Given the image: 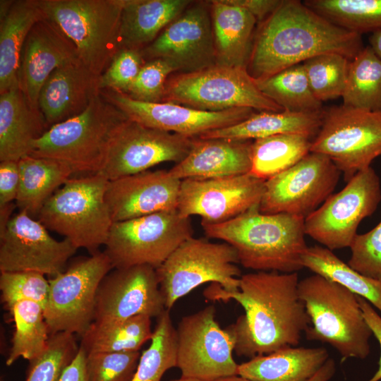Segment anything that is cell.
Masks as SVG:
<instances>
[{"label":"cell","mask_w":381,"mask_h":381,"mask_svg":"<svg viewBox=\"0 0 381 381\" xmlns=\"http://www.w3.org/2000/svg\"><path fill=\"white\" fill-rule=\"evenodd\" d=\"M237 291L212 283L203 291L209 301L234 300L244 309L225 327L234 341L238 356L249 358L296 346L310 325L298 292V272L260 271L243 274Z\"/></svg>","instance_id":"6da1fadb"},{"label":"cell","mask_w":381,"mask_h":381,"mask_svg":"<svg viewBox=\"0 0 381 381\" xmlns=\"http://www.w3.org/2000/svg\"><path fill=\"white\" fill-rule=\"evenodd\" d=\"M363 47L361 35L334 25L301 1L282 0L262 22L246 68L260 80L324 54L351 61Z\"/></svg>","instance_id":"7a4b0ae2"},{"label":"cell","mask_w":381,"mask_h":381,"mask_svg":"<svg viewBox=\"0 0 381 381\" xmlns=\"http://www.w3.org/2000/svg\"><path fill=\"white\" fill-rule=\"evenodd\" d=\"M304 220L289 214H264L256 206L225 222L201 225L207 238L231 245L243 267L292 273L304 268Z\"/></svg>","instance_id":"3957f363"},{"label":"cell","mask_w":381,"mask_h":381,"mask_svg":"<svg viewBox=\"0 0 381 381\" xmlns=\"http://www.w3.org/2000/svg\"><path fill=\"white\" fill-rule=\"evenodd\" d=\"M298 292L310 321L305 332L308 340L331 345L342 361L369 355L373 332L356 294L318 274L300 280Z\"/></svg>","instance_id":"277c9868"},{"label":"cell","mask_w":381,"mask_h":381,"mask_svg":"<svg viewBox=\"0 0 381 381\" xmlns=\"http://www.w3.org/2000/svg\"><path fill=\"white\" fill-rule=\"evenodd\" d=\"M127 119L99 93L83 112L49 128L34 143L30 155L61 162L74 173H98L113 135Z\"/></svg>","instance_id":"5b68a950"},{"label":"cell","mask_w":381,"mask_h":381,"mask_svg":"<svg viewBox=\"0 0 381 381\" xmlns=\"http://www.w3.org/2000/svg\"><path fill=\"white\" fill-rule=\"evenodd\" d=\"M109 181L101 172L69 179L43 206L38 220L76 248L98 252L114 223L105 199Z\"/></svg>","instance_id":"8992f818"},{"label":"cell","mask_w":381,"mask_h":381,"mask_svg":"<svg viewBox=\"0 0 381 381\" xmlns=\"http://www.w3.org/2000/svg\"><path fill=\"white\" fill-rule=\"evenodd\" d=\"M37 1L47 18L74 44L83 64L100 76L121 49L123 0Z\"/></svg>","instance_id":"52a82bcc"},{"label":"cell","mask_w":381,"mask_h":381,"mask_svg":"<svg viewBox=\"0 0 381 381\" xmlns=\"http://www.w3.org/2000/svg\"><path fill=\"white\" fill-rule=\"evenodd\" d=\"M163 102L208 111L236 108L284 110L262 93L246 67L218 64L168 80Z\"/></svg>","instance_id":"ba28073f"},{"label":"cell","mask_w":381,"mask_h":381,"mask_svg":"<svg viewBox=\"0 0 381 381\" xmlns=\"http://www.w3.org/2000/svg\"><path fill=\"white\" fill-rule=\"evenodd\" d=\"M236 250L227 243H212L193 236L183 241L156 269L166 310L194 289L217 283L227 291L239 287L241 271Z\"/></svg>","instance_id":"9c48e42d"},{"label":"cell","mask_w":381,"mask_h":381,"mask_svg":"<svg viewBox=\"0 0 381 381\" xmlns=\"http://www.w3.org/2000/svg\"><path fill=\"white\" fill-rule=\"evenodd\" d=\"M193 234L190 219L177 210L159 212L114 222L104 252L114 269L143 265L157 269Z\"/></svg>","instance_id":"30bf717a"},{"label":"cell","mask_w":381,"mask_h":381,"mask_svg":"<svg viewBox=\"0 0 381 381\" xmlns=\"http://www.w3.org/2000/svg\"><path fill=\"white\" fill-rule=\"evenodd\" d=\"M310 152L327 156L347 182L381 156V111L343 104L325 110Z\"/></svg>","instance_id":"8fae6325"},{"label":"cell","mask_w":381,"mask_h":381,"mask_svg":"<svg viewBox=\"0 0 381 381\" xmlns=\"http://www.w3.org/2000/svg\"><path fill=\"white\" fill-rule=\"evenodd\" d=\"M104 252L78 259L52 277L44 315L49 334L82 335L94 321L97 292L104 277L113 270Z\"/></svg>","instance_id":"7c38bea8"},{"label":"cell","mask_w":381,"mask_h":381,"mask_svg":"<svg viewBox=\"0 0 381 381\" xmlns=\"http://www.w3.org/2000/svg\"><path fill=\"white\" fill-rule=\"evenodd\" d=\"M380 201L378 175L372 167L361 170L305 219L306 234L332 251L350 248L360 223Z\"/></svg>","instance_id":"4fadbf2b"},{"label":"cell","mask_w":381,"mask_h":381,"mask_svg":"<svg viewBox=\"0 0 381 381\" xmlns=\"http://www.w3.org/2000/svg\"><path fill=\"white\" fill-rule=\"evenodd\" d=\"M341 172L326 155L310 152L298 162L265 181L259 205L264 214H289L306 219L335 189Z\"/></svg>","instance_id":"5bb4252c"},{"label":"cell","mask_w":381,"mask_h":381,"mask_svg":"<svg viewBox=\"0 0 381 381\" xmlns=\"http://www.w3.org/2000/svg\"><path fill=\"white\" fill-rule=\"evenodd\" d=\"M210 305L183 316L176 330V367L181 376L214 381L237 375L234 358V341L215 319Z\"/></svg>","instance_id":"9a60e30c"},{"label":"cell","mask_w":381,"mask_h":381,"mask_svg":"<svg viewBox=\"0 0 381 381\" xmlns=\"http://www.w3.org/2000/svg\"><path fill=\"white\" fill-rule=\"evenodd\" d=\"M193 140L128 119L113 135L99 172L113 181L148 171L163 162L179 163L189 153Z\"/></svg>","instance_id":"2e32d148"},{"label":"cell","mask_w":381,"mask_h":381,"mask_svg":"<svg viewBox=\"0 0 381 381\" xmlns=\"http://www.w3.org/2000/svg\"><path fill=\"white\" fill-rule=\"evenodd\" d=\"M265 181L249 174L212 179L181 180L177 211L201 217V224L225 222L259 206Z\"/></svg>","instance_id":"e0dca14e"},{"label":"cell","mask_w":381,"mask_h":381,"mask_svg":"<svg viewBox=\"0 0 381 381\" xmlns=\"http://www.w3.org/2000/svg\"><path fill=\"white\" fill-rule=\"evenodd\" d=\"M77 249L66 238L52 237L39 220L20 210L0 232V271H32L54 277L65 270Z\"/></svg>","instance_id":"ac0fdd59"},{"label":"cell","mask_w":381,"mask_h":381,"mask_svg":"<svg viewBox=\"0 0 381 381\" xmlns=\"http://www.w3.org/2000/svg\"><path fill=\"white\" fill-rule=\"evenodd\" d=\"M100 93L128 119L151 128L190 138L233 126L255 113L246 108L208 111L168 102H145L109 89L101 90Z\"/></svg>","instance_id":"d6986e66"},{"label":"cell","mask_w":381,"mask_h":381,"mask_svg":"<svg viewBox=\"0 0 381 381\" xmlns=\"http://www.w3.org/2000/svg\"><path fill=\"white\" fill-rule=\"evenodd\" d=\"M165 310L155 267L113 269L99 286L94 321L123 320L140 315L157 318Z\"/></svg>","instance_id":"ffe728a7"},{"label":"cell","mask_w":381,"mask_h":381,"mask_svg":"<svg viewBox=\"0 0 381 381\" xmlns=\"http://www.w3.org/2000/svg\"><path fill=\"white\" fill-rule=\"evenodd\" d=\"M140 51L145 60L162 59L185 73L216 64L211 13L201 4L188 8Z\"/></svg>","instance_id":"44dd1931"},{"label":"cell","mask_w":381,"mask_h":381,"mask_svg":"<svg viewBox=\"0 0 381 381\" xmlns=\"http://www.w3.org/2000/svg\"><path fill=\"white\" fill-rule=\"evenodd\" d=\"M181 182L169 170H148L109 181L105 199L113 222L176 210Z\"/></svg>","instance_id":"7402d4cb"},{"label":"cell","mask_w":381,"mask_h":381,"mask_svg":"<svg viewBox=\"0 0 381 381\" xmlns=\"http://www.w3.org/2000/svg\"><path fill=\"white\" fill-rule=\"evenodd\" d=\"M80 59L75 46L47 17L30 30L22 49L18 84L30 104L39 108L40 90L57 68Z\"/></svg>","instance_id":"603a6c76"},{"label":"cell","mask_w":381,"mask_h":381,"mask_svg":"<svg viewBox=\"0 0 381 381\" xmlns=\"http://www.w3.org/2000/svg\"><path fill=\"white\" fill-rule=\"evenodd\" d=\"M100 76L80 59L53 71L42 86L38 99L39 109L49 128L86 109L101 92Z\"/></svg>","instance_id":"cb8c5ba5"},{"label":"cell","mask_w":381,"mask_h":381,"mask_svg":"<svg viewBox=\"0 0 381 381\" xmlns=\"http://www.w3.org/2000/svg\"><path fill=\"white\" fill-rule=\"evenodd\" d=\"M252 140L193 138L187 156L169 170L176 179H212L249 174Z\"/></svg>","instance_id":"d4e9b609"},{"label":"cell","mask_w":381,"mask_h":381,"mask_svg":"<svg viewBox=\"0 0 381 381\" xmlns=\"http://www.w3.org/2000/svg\"><path fill=\"white\" fill-rule=\"evenodd\" d=\"M48 129L40 109L30 104L18 86L0 94V162L30 155L34 143Z\"/></svg>","instance_id":"484cf974"},{"label":"cell","mask_w":381,"mask_h":381,"mask_svg":"<svg viewBox=\"0 0 381 381\" xmlns=\"http://www.w3.org/2000/svg\"><path fill=\"white\" fill-rule=\"evenodd\" d=\"M329 358L325 347H286L238 364L237 375L251 381H308Z\"/></svg>","instance_id":"4316f807"},{"label":"cell","mask_w":381,"mask_h":381,"mask_svg":"<svg viewBox=\"0 0 381 381\" xmlns=\"http://www.w3.org/2000/svg\"><path fill=\"white\" fill-rule=\"evenodd\" d=\"M189 0H123L121 49L142 50L191 4Z\"/></svg>","instance_id":"83f0119b"},{"label":"cell","mask_w":381,"mask_h":381,"mask_svg":"<svg viewBox=\"0 0 381 381\" xmlns=\"http://www.w3.org/2000/svg\"><path fill=\"white\" fill-rule=\"evenodd\" d=\"M216 64L247 67L256 18L225 0L211 1Z\"/></svg>","instance_id":"f1b7e54d"},{"label":"cell","mask_w":381,"mask_h":381,"mask_svg":"<svg viewBox=\"0 0 381 381\" xmlns=\"http://www.w3.org/2000/svg\"><path fill=\"white\" fill-rule=\"evenodd\" d=\"M324 115V109L312 112L260 111L240 123L198 138L254 140L274 135L296 134L313 140L322 126Z\"/></svg>","instance_id":"f546056e"},{"label":"cell","mask_w":381,"mask_h":381,"mask_svg":"<svg viewBox=\"0 0 381 381\" xmlns=\"http://www.w3.org/2000/svg\"><path fill=\"white\" fill-rule=\"evenodd\" d=\"M45 18L37 0H15L0 20V94L18 86L23 47L34 25Z\"/></svg>","instance_id":"4dcf8cb0"},{"label":"cell","mask_w":381,"mask_h":381,"mask_svg":"<svg viewBox=\"0 0 381 381\" xmlns=\"http://www.w3.org/2000/svg\"><path fill=\"white\" fill-rule=\"evenodd\" d=\"M18 163L20 186L16 205L34 218L74 172L67 164L49 158L28 155Z\"/></svg>","instance_id":"1f68e13d"},{"label":"cell","mask_w":381,"mask_h":381,"mask_svg":"<svg viewBox=\"0 0 381 381\" xmlns=\"http://www.w3.org/2000/svg\"><path fill=\"white\" fill-rule=\"evenodd\" d=\"M151 318L140 315L123 320L93 321L81 335L86 353L140 351L153 334Z\"/></svg>","instance_id":"d6a6232c"},{"label":"cell","mask_w":381,"mask_h":381,"mask_svg":"<svg viewBox=\"0 0 381 381\" xmlns=\"http://www.w3.org/2000/svg\"><path fill=\"white\" fill-rule=\"evenodd\" d=\"M312 139L279 134L253 140L250 175L263 181L280 174L310 152Z\"/></svg>","instance_id":"836d02e7"},{"label":"cell","mask_w":381,"mask_h":381,"mask_svg":"<svg viewBox=\"0 0 381 381\" xmlns=\"http://www.w3.org/2000/svg\"><path fill=\"white\" fill-rule=\"evenodd\" d=\"M302 262L304 268L339 283L381 312V281L361 274L321 246H308Z\"/></svg>","instance_id":"e575fe53"},{"label":"cell","mask_w":381,"mask_h":381,"mask_svg":"<svg viewBox=\"0 0 381 381\" xmlns=\"http://www.w3.org/2000/svg\"><path fill=\"white\" fill-rule=\"evenodd\" d=\"M341 97L346 107L381 111V59L370 46L350 61Z\"/></svg>","instance_id":"d590c367"},{"label":"cell","mask_w":381,"mask_h":381,"mask_svg":"<svg viewBox=\"0 0 381 381\" xmlns=\"http://www.w3.org/2000/svg\"><path fill=\"white\" fill-rule=\"evenodd\" d=\"M8 309L13 318L15 330L6 361L8 366L19 358L31 361L40 356L45 351L50 335L44 308L39 303L22 301Z\"/></svg>","instance_id":"8d00e7d4"},{"label":"cell","mask_w":381,"mask_h":381,"mask_svg":"<svg viewBox=\"0 0 381 381\" xmlns=\"http://www.w3.org/2000/svg\"><path fill=\"white\" fill-rule=\"evenodd\" d=\"M256 81L262 93L284 110L312 112L322 109V102L311 90L303 64Z\"/></svg>","instance_id":"74e56055"},{"label":"cell","mask_w":381,"mask_h":381,"mask_svg":"<svg viewBox=\"0 0 381 381\" xmlns=\"http://www.w3.org/2000/svg\"><path fill=\"white\" fill-rule=\"evenodd\" d=\"M303 3L348 31L361 35L381 30V0H307Z\"/></svg>","instance_id":"f35d334b"},{"label":"cell","mask_w":381,"mask_h":381,"mask_svg":"<svg viewBox=\"0 0 381 381\" xmlns=\"http://www.w3.org/2000/svg\"><path fill=\"white\" fill-rule=\"evenodd\" d=\"M177 339L169 310L157 318L150 344L140 355L131 381H161L164 374L176 367Z\"/></svg>","instance_id":"ab89813d"},{"label":"cell","mask_w":381,"mask_h":381,"mask_svg":"<svg viewBox=\"0 0 381 381\" xmlns=\"http://www.w3.org/2000/svg\"><path fill=\"white\" fill-rule=\"evenodd\" d=\"M350 60L339 54L314 56L303 64L311 90L321 102L342 97Z\"/></svg>","instance_id":"60d3db41"},{"label":"cell","mask_w":381,"mask_h":381,"mask_svg":"<svg viewBox=\"0 0 381 381\" xmlns=\"http://www.w3.org/2000/svg\"><path fill=\"white\" fill-rule=\"evenodd\" d=\"M79 346L73 334L64 332L51 334L45 351L30 361L25 381H59L64 370L76 356Z\"/></svg>","instance_id":"b9f144b4"},{"label":"cell","mask_w":381,"mask_h":381,"mask_svg":"<svg viewBox=\"0 0 381 381\" xmlns=\"http://www.w3.org/2000/svg\"><path fill=\"white\" fill-rule=\"evenodd\" d=\"M1 298L8 308L17 302L30 301L44 309L49 293V281L44 275L32 271L2 272L0 274Z\"/></svg>","instance_id":"7bdbcfd3"},{"label":"cell","mask_w":381,"mask_h":381,"mask_svg":"<svg viewBox=\"0 0 381 381\" xmlns=\"http://www.w3.org/2000/svg\"><path fill=\"white\" fill-rule=\"evenodd\" d=\"M140 355V351L87 353V381H131Z\"/></svg>","instance_id":"ee69618b"},{"label":"cell","mask_w":381,"mask_h":381,"mask_svg":"<svg viewBox=\"0 0 381 381\" xmlns=\"http://www.w3.org/2000/svg\"><path fill=\"white\" fill-rule=\"evenodd\" d=\"M174 71V66L164 59L147 61L126 94L138 101L162 102L167 77Z\"/></svg>","instance_id":"f6af8a7d"},{"label":"cell","mask_w":381,"mask_h":381,"mask_svg":"<svg viewBox=\"0 0 381 381\" xmlns=\"http://www.w3.org/2000/svg\"><path fill=\"white\" fill-rule=\"evenodd\" d=\"M347 264L361 274L381 281V221L370 231L357 234Z\"/></svg>","instance_id":"bcb514c9"},{"label":"cell","mask_w":381,"mask_h":381,"mask_svg":"<svg viewBox=\"0 0 381 381\" xmlns=\"http://www.w3.org/2000/svg\"><path fill=\"white\" fill-rule=\"evenodd\" d=\"M145 62L140 50L121 49L100 76L101 90L126 94Z\"/></svg>","instance_id":"7dc6e473"},{"label":"cell","mask_w":381,"mask_h":381,"mask_svg":"<svg viewBox=\"0 0 381 381\" xmlns=\"http://www.w3.org/2000/svg\"><path fill=\"white\" fill-rule=\"evenodd\" d=\"M20 186L18 161L0 162V207L16 200Z\"/></svg>","instance_id":"c3c4849f"},{"label":"cell","mask_w":381,"mask_h":381,"mask_svg":"<svg viewBox=\"0 0 381 381\" xmlns=\"http://www.w3.org/2000/svg\"><path fill=\"white\" fill-rule=\"evenodd\" d=\"M231 5L241 7L258 20L263 21L282 4V0H225Z\"/></svg>","instance_id":"681fc988"},{"label":"cell","mask_w":381,"mask_h":381,"mask_svg":"<svg viewBox=\"0 0 381 381\" xmlns=\"http://www.w3.org/2000/svg\"><path fill=\"white\" fill-rule=\"evenodd\" d=\"M357 298L365 320L380 346V358L378 370L368 381H380L381 380V317L366 299L358 296H357Z\"/></svg>","instance_id":"f907efd6"},{"label":"cell","mask_w":381,"mask_h":381,"mask_svg":"<svg viewBox=\"0 0 381 381\" xmlns=\"http://www.w3.org/2000/svg\"><path fill=\"white\" fill-rule=\"evenodd\" d=\"M85 351L79 346L71 363L64 370L59 381H87L85 374Z\"/></svg>","instance_id":"816d5d0a"},{"label":"cell","mask_w":381,"mask_h":381,"mask_svg":"<svg viewBox=\"0 0 381 381\" xmlns=\"http://www.w3.org/2000/svg\"><path fill=\"white\" fill-rule=\"evenodd\" d=\"M336 365L332 358H329L318 373L308 381H329L335 373Z\"/></svg>","instance_id":"f5cc1de1"},{"label":"cell","mask_w":381,"mask_h":381,"mask_svg":"<svg viewBox=\"0 0 381 381\" xmlns=\"http://www.w3.org/2000/svg\"><path fill=\"white\" fill-rule=\"evenodd\" d=\"M13 208L14 204L13 202L3 207H0V232L5 229L8 222L11 219V214Z\"/></svg>","instance_id":"db71d44e"},{"label":"cell","mask_w":381,"mask_h":381,"mask_svg":"<svg viewBox=\"0 0 381 381\" xmlns=\"http://www.w3.org/2000/svg\"><path fill=\"white\" fill-rule=\"evenodd\" d=\"M370 47L381 59V30L372 33L369 38Z\"/></svg>","instance_id":"11a10c76"},{"label":"cell","mask_w":381,"mask_h":381,"mask_svg":"<svg viewBox=\"0 0 381 381\" xmlns=\"http://www.w3.org/2000/svg\"><path fill=\"white\" fill-rule=\"evenodd\" d=\"M14 1L13 0H1L0 1V20H3L6 16Z\"/></svg>","instance_id":"9f6ffc18"},{"label":"cell","mask_w":381,"mask_h":381,"mask_svg":"<svg viewBox=\"0 0 381 381\" xmlns=\"http://www.w3.org/2000/svg\"><path fill=\"white\" fill-rule=\"evenodd\" d=\"M214 381H251L249 379H247L239 375H233L220 377Z\"/></svg>","instance_id":"6f0895ef"},{"label":"cell","mask_w":381,"mask_h":381,"mask_svg":"<svg viewBox=\"0 0 381 381\" xmlns=\"http://www.w3.org/2000/svg\"><path fill=\"white\" fill-rule=\"evenodd\" d=\"M170 381H202V380H200L196 378H193V377L181 376L180 378L171 380Z\"/></svg>","instance_id":"680465c9"}]
</instances>
